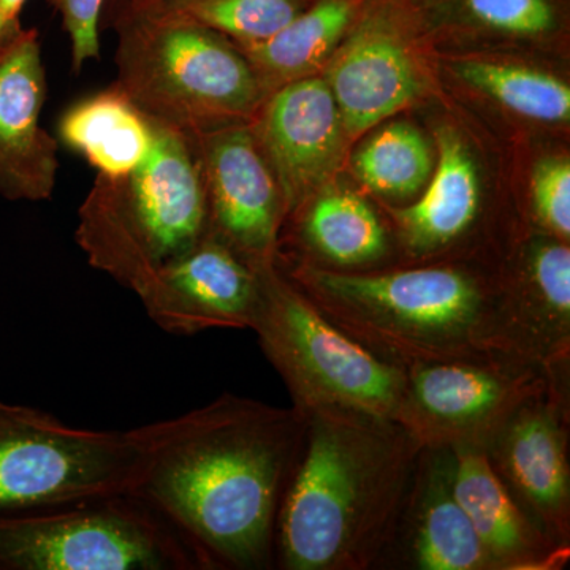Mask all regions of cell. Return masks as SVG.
<instances>
[{
	"instance_id": "6da1fadb",
	"label": "cell",
	"mask_w": 570,
	"mask_h": 570,
	"mask_svg": "<svg viewBox=\"0 0 570 570\" xmlns=\"http://www.w3.org/2000/svg\"><path fill=\"white\" fill-rule=\"evenodd\" d=\"M298 409L224 393L142 425L130 493L181 532L206 570L275 569L277 513L305 434Z\"/></svg>"
},
{
	"instance_id": "7a4b0ae2",
	"label": "cell",
	"mask_w": 570,
	"mask_h": 570,
	"mask_svg": "<svg viewBox=\"0 0 570 570\" xmlns=\"http://www.w3.org/2000/svg\"><path fill=\"white\" fill-rule=\"evenodd\" d=\"M305 415L277 513L275 569H376L423 445L396 420L347 409Z\"/></svg>"
},
{
	"instance_id": "3957f363",
	"label": "cell",
	"mask_w": 570,
	"mask_h": 570,
	"mask_svg": "<svg viewBox=\"0 0 570 570\" xmlns=\"http://www.w3.org/2000/svg\"><path fill=\"white\" fill-rule=\"evenodd\" d=\"M275 265L322 316L400 370L419 363L510 355L499 322L501 265L434 262L363 272H337L295 261H276Z\"/></svg>"
},
{
	"instance_id": "277c9868",
	"label": "cell",
	"mask_w": 570,
	"mask_h": 570,
	"mask_svg": "<svg viewBox=\"0 0 570 570\" xmlns=\"http://www.w3.org/2000/svg\"><path fill=\"white\" fill-rule=\"evenodd\" d=\"M102 17L118 37L116 81L153 121L187 134L249 124L266 99L242 48L153 0H116Z\"/></svg>"
},
{
	"instance_id": "5b68a950",
	"label": "cell",
	"mask_w": 570,
	"mask_h": 570,
	"mask_svg": "<svg viewBox=\"0 0 570 570\" xmlns=\"http://www.w3.org/2000/svg\"><path fill=\"white\" fill-rule=\"evenodd\" d=\"M153 122L151 151L124 174H97L75 230L89 265L135 295L208 235L194 134Z\"/></svg>"
},
{
	"instance_id": "8992f818",
	"label": "cell",
	"mask_w": 570,
	"mask_h": 570,
	"mask_svg": "<svg viewBox=\"0 0 570 570\" xmlns=\"http://www.w3.org/2000/svg\"><path fill=\"white\" fill-rule=\"evenodd\" d=\"M0 570H206L163 513L130 493L0 515Z\"/></svg>"
},
{
	"instance_id": "52a82bcc",
	"label": "cell",
	"mask_w": 570,
	"mask_h": 570,
	"mask_svg": "<svg viewBox=\"0 0 570 570\" xmlns=\"http://www.w3.org/2000/svg\"><path fill=\"white\" fill-rule=\"evenodd\" d=\"M283 379L292 406L307 412L347 409L400 422L406 377L318 313L275 266L262 273L253 326Z\"/></svg>"
},
{
	"instance_id": "ba28073f",
	"label": "cell",
	"mask_w": 570,
	"mask_h": 570,
	"mask_svg": "<svg viewBox=\"0 0 570 570\" xmlns=\"http://www.w3.org/2000/svg\"><path fill=\"white\" fill-rule=\"evenodd\" d=\"M142 456L141 426L89 430L0 401V515L132 491Z\"/></svg>"
},
{
	"instance_id": "9c48e42d",
	"label": "cell",
	"mask_w": 570,
	"mask_h": 570,
	"mask_svg": "<svg viewBox=\"0 0 570 570\" xmlns=\"http://www.w3.org/2000/svg\"><path fill=\"white\" fill-rule=\"evenodd\" d=\"M436 163L425 189L407 205H384L396 265L483 262L499 265L523 228L517 214L491 205L474 142L461 127L442 122L433 132Z\"/></svg>"
},
{
	"instance_id": "30bf717a",
	"label": "cell",
	"mask_w": 570,
	"mask_h": 570,
	"mask_svg": "<svg viewBox=\"0 0 570 570\" xmlns=\"http://www.w3.org/2000/svg\"><path fill=\"white\" fill-rule=\"evenodd\" d=\"M321 75L351 145L442 92L436 48L407 0H367Z\"/></svg>"
},
{
	"instance_id": "8fae6325",
	"label": "cell",
	"mask_w": 570,
	"mask_h": 570,
	"mask_svg": "<svg viewBox=\"0 0 570 570\" xmlns=\"http://www.w3.org/2000/svg\"><path fill=\"white\" fill-rule=\"evenodd\" d=\"M403 371L400 423L420 444L485 449L505 420L560 370L499 354L419 363Z\"/></svg>"
},
{
	"instance_id": "7c38bea8",
	"label": "cell",
	"mask_w": 570,
	"mask_h": 570,
	"mask_svg": "<svg viewBox=\"0 0 570 570\" xmlns=\"http://www.w3.org/2000/svg\"><path fill=\"white\" fill-rule=\"evenodd\" d=\"M569 381L570 367L554 371L483 450L523 512L570 549Z\"/></svg>"
},
{
	"instance_id": "4fadbf2b",
	"label": "cell",
	"mask_w": 570,
	"mask_h": 570,
	"mask_svg": "<svg viewBox=\"0 0 570 570\" xmlns=\"http://www.w3.org/2000/svg\"><path fill=\"white\" fill-rule=\"evenodd\" d=\"M204 183L208 235L257 269L275 266L287 209L249 124L194 134Z\"/></svg>"
},
{
	"instance_id": "5bb4252c",
	"label": "cell",
	"mask_w": 570,
	"mask_h": 570,
	"mask_svg": "<svg viewBox=\"0 0 570 570\" xmlns=\"http://www.w3.org/2000/svg\"><path fill=\"white\" fill-rule=\"evenodd\" d=\"M442 92L527 134H568L570 81L564 58L504 48L438 50Z\"/></svg>"
},
{
	"instance_id": "9a60e30c",
	"label": "cell",
	"mask_w": 570,
	"mask_h": 570,
	"mask_svg": "<svg viewBox=\"0 0 570 570\" xmlns=\"http://www.w3.org/2000/svg\"><path fill=\"white\" fill-rule=\"evenodd\" d=\"M499 322L510 355L570 367V243L523 225L499 266Z\"/></svg>"
},
{
	"instance_id": "2e32d148",
	"label": "cell",
	"mask_w": 570,
	"mask_h": 570,
	"mask_svg": "<svg viewBox=\"0 0 570 570\" xmlns=\"http://www.w3.org/2000/svg\"><path fill=\"white\" fill-rule=\"evenodd\" d=\"M249 126L276 176L287 214L335 181L352 146L322 75L269 92Z\"/></svg>"
},
{
	"instance_id": "e0dca14e",
	"label": "cell",
	"mask_w": 570,
	"mask_h": 570,
	"mask_svg": "<svg viewBox=\"0 0 570 570\" xmlns=\"http://www.w3.org/2000/svg\"><path fill=\"white\" fill-rule=\"evenodd\" d=\"M262 273L212 235L163 266L137 296L149 318L178 336L208 330L250 328L262 295Z\"/></svg>"
},
{
	"instance_id": "ac0fdd59",
	"label": "cell",
	"mask_w": 570,
	"mask_h": 570,
	"mask_svg": "<svg viewBox=\"0 0 570 570\" xmlns=\"http://www.w3.org/2000/svg\"><path fill=\"white\" fill-rule=\"evenodd\" d=\"M47 71L36 29L22 28L0 48V197L51 198L58 181V141L41 126Z\"/></svg>"
},
{
	"instance_id": "d6986e66",
	"label": "cell",
	"mask_w": 570,
	"mask_h": 570,
	"mask_svg": "<svg viewBox=\"0 0 570 570\" xmlns=\"http://www.w3.org/2000/svg\"><path fill=\"white\" fill-rule=\"evenodd\" d=\"M376 569L493 570L453 490V450L423 445L411 489Z\"/></svg>"
},
{
	"instance_id": "ffe728a7",
	"label": "cell",
	"mask_w": 570,
	"mask_h": 570,
	"mask_svg": "<svg viewBox=\"0 0 570 570\" xmlns=\"http://www.w3.org/2000/svg\"><path fill=\"white\" fill-rule=\"evenodd\" d=\"M276 261L363 272L396 265V247L384 213L335 179L287 214Z\"/></svg>"
},
{
	"instance_id": "44dd1931",
	"label": "cell",
	"mask_w": 570,
	"mask_h": 570,
	"mask_svg": "<svg viewBox=\"0 0 570 570\" xmlns=\"http://www.w3.org/2000/svg\"><path fill=\"white\" fill-rule=\"evenodd\" d=\"M438 50L504 48L564 58L570 0H407Z\"/></svg>"
},
{
	"instance_id": "7402d4cb",
	"label": "cell",
	"mask_w": 570,
	"mask_h": 570,
	"mask_svg": "<svg viewBox=\"0 0 570 570\" xmlns=\"http://www.w3.org/2000/svg\"><path fill=\"white\" fill-rule=\"evenodd\" d=\"M453 490L493 570H557L570 549L550 539L517 504L491 466L485 450L456 445Z\"/></svg>"
},
{
	"instance_id": "603a6c76",
	"label": "cell",
	"mask_w": 570,
	"mask_h": 570,
	"mask_svg": "<svg viewBox=\"0 0 570 570\" xmlns=\"http://www.w3.org/2000/svg\"><path fill=\"white\" fill-rule=\"evenodd\" d=\"M366 3L367 0H314L269 39L238 45L253 63L266 96L287 82L321 75Z\"/></svg>"
},
{
	"instance_id": "cb8c5ba5",
	"label": "cell",
	"mask_w": 570,
	"mask_h": 570,
	"mask_svg": "<svg viewBox=\"0 0 570 570\" xmlns=\"http://www.w3.org/2000/svg\"><path fill=\"white\" fill-rule=\"evenodd\" d=\"M58 132L97 174L118 175L148 156L156 126L111 85L71 105L59 121Z\"/></svg>"
},
{
	"instance_id": "d4e9b609",
	"label": "cell",
	"mask_w": 570,
	"mask_h": 570,
	"mask_svg": "<svg viewBox=\"0 0 570 570\" xmlns=\"http://www.w3.org/2000/svg\"><path fill=\"white\" fill-rule=\"evenodd\" d=\"M374 129L352 154L356 179L384 205L414 200L434 170L433 140L409 121L382 122Z\"/></svg>"
},
{
	"instance_id": "484cf974",
	"label": "cell",
	"mask_w": 570,
	"mask_h": 570,
	"mask_svg": "<svg viewBox=\"0 0 570 570\" xmlns=\"http://www.w3.org/2000/svg\"><path fill=\"white\" fill-rule=\"evenodd\" d=\"M116 0H105V3ZM224 33L236 45L261 43L288 24L314 0H153Z\"/></svg>"
},
{
	"instance_id": "4316f807",
	"label": "cell",
	"mask_w": 570,
	"mask_h": 570,
	"mask_svg": "<svg viewBox=\"0 0 570 570\" xmlns=\"http://www.w3.org/2000/svg\"><path fill=\"white\" fill-rule=\"evenodd\" d=\"M523 223L570 243V159L551 153L532 164L527 202L520 206Z\"/></svg>"
},
{
	"instance_id": "83f0119b",
	"label": "cell",
	"mask_w": 570,
	"mask_h": 570,
	"mask_svg": "<svg viewBox=\"0 0 570 570\" xmlns=\"http://www.w3.org/2000/svg\"><path fill=\"white\" fill-rule=\"evenodd\" d=\"M61 14L62 28L69 36L71 67L80 71L86 62L99 58V28L105 0H48Z\"/></svg>"
},
{
	"instance_id": "f1b7e54d",
	"label": "cell",
	"mask_w": 570,
	"mask_h": 570,
	"mask_svg": "<svg viewBox=\"0 0 570 570\" xmlns=\"http://www.w3.org/2000/svg\"><path fill=\"white\" fill-rule=\"evenodd\" d=\"M21 29L20 20H9V18L0 11V48H2L7 41L13 39Z\"/></svg>"
},
{
	"instance_id": "f546056e",
	"label": "cell",
	"mask_w": 570,
	"mask_h": 570,
	"mask_svg": "<svg viewBox=\"0 0 570 570\" xmlns=\"http://www.w3.org/2000/svg\"><path fill=\"white\" fill-rule=\"evenodd\" d=\"M26 2L28 0H0V11L9 20H20L21 10Z\"/></svg>"
}]
</instances>
